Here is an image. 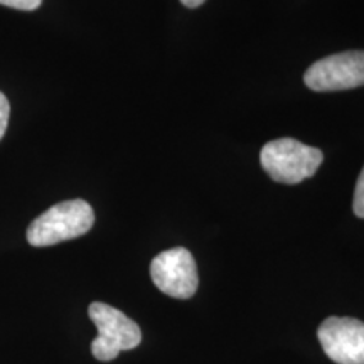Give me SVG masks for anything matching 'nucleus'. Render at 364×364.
<instances>
[{"mask_svg":"<svg viewBox=\"0 0 364 364\" xmlns=\"http://www.w3.org/2000/svg\"><path fill=\"white\" fill-rule=\"evenodd\" d=\"M95 225V211L83 199L54 204L27 228V241L33 247H51L80 238Z\"/></svg>","mask_w":364,"mask_h":364,"instance_id":"f257e3e1","label":"nucleus"},{"mask_svg":"<svg viewBox=\"0 0 364 364\" xmlns=\"http://www.w3.org/2000/svg\"><path fill=\"white\" fill-rule=\"evenodd\" d=\"M324 161L322 150L295 139H277L265 144L260 152L262 167L280 184H299L316 174Z\"/></svg>","mask_w":364,"mask_h":364,"instance_id":"f03ea898","label":"nucleus"},{"mask_svg":"<svg viewBox=\"0 0 364 364\" xmlns=\"http://www.w3.org/2000/svg\"><path fill=\"white\" fill-rule=\"evenodd\" d=\"M88 316L98 329V336L91 343V354L98 361H113L122 351H130L142 343L140 327L118 309L93 302Z\"/></svg>","mask_w":364,"mask_h":364,"instance_id":"7ed1b4c3","label":"nucleus"},{"mask_svg":"<svg viewBox=\"0 0 364 364\" xmlns=\"http://www.w3.org/2000/svg\"><path fill=\"white\" fill-rule=\"evenodd\" d=\"M304 83L318 93L364 86V51H346L318 59L306 71Z\"/></svg>","mask_w":364,"mask_h":364,"instance_id":"20e7f679","label":"nucleus"},{"mask_svg":"<svg viewBox=\"0 0 364 364\" xmlns=\"http://www.w3.org/2000/svg\"><path fill=\"white\" fill-rule=\"evenodd\" d=\"M150 277L162 294L182 300L193 297L199 285L193 255L182 247L159 253L150 263Z\"/></svg>","mask_w":364,"mask_h":364,"instance_id":"39448f33","label":"nucleus"},{"mask_svg":"<svg viewBox=\"0 0 364 364\" xmlns=\"http://www.w3.org/2000/svg\"><path fill=\"white\" fill-rule=\"evenodd\" d=\"M322 349L336 364H364V322L327 317L317 329Z\"/></svg>","mask_w":364,"mask_h":364,"instance_id":"423d86ee","label":"nucleus"},{"mask_svg":"<svg viewBox=\"0 0 364 364\" xmlns=\"http://www.w3.org/2000/svg\"><path fill=\"white\" fill-rule=\"evenodd\" d=\"M353 211L358 218H364V167H363L361 174H359V177H358L356 189H354Z\"/></svg>","mask_w":364,"mask_h":364,"instance_id":"0eeeda50","label":"nucleus"},{"mask_svg":"<svg viewBox=\"0 0 364 364\" xmlns=\"http://www.w3.org/2000/svg\"><path fill=\"white\" fill-rule=\"evenodd\" d=\"M9 117H11V103H9L6 95L0 91V140H2V136L6 135Z\"/></svg>","mask_w":364,"mask_h":364,"instance_id":"6e6552de","label":"nucleus"},{"mask_svg":"<svg viewBox=\"0 0 364 364\" xmlns=\"http://www.w3.org/2000/svg\"><path fill=\"white\" fill-rule=\"evenodd\" d=\"M0 4L6 7L17 9V11H36L43 0H0Z\"/></svg>","mask_w":364,"mask_h":364,"instance_id":"1a4fd4ad","label":"nucleus"},{"mask_svg":"<svg viewBox=\"0 0 364 364\" xmlns=\"http://www.w3.org/2000/svg\"><path fill=\"white\" fill-rule=\"evenodd\" d=\"M181 2H182V6L188 7V9H198V7H201L206 0H181Z\"/></svg>","mask_w":364,"mask_h":364,"instance_id":"9d476101","label":"nucleus"}]
</instances>
